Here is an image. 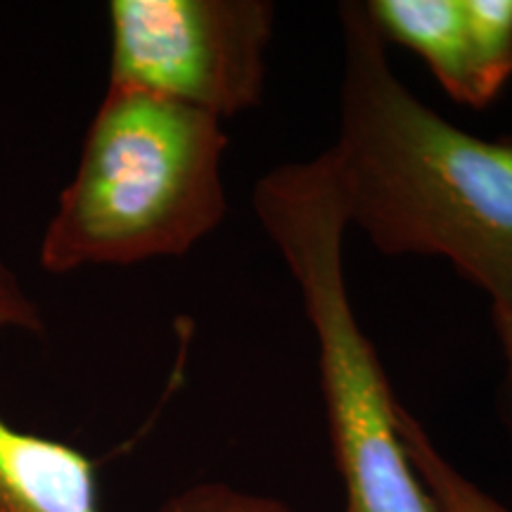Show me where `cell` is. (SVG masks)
Instances as JSON below:
<instances>
[{
    "label": "cell",
    "instance_id": "6da1fadb",
    "mask_svg": "<svg viewBox=\"0 0 512 512\" xmlns=\"http://www.w3.org/2000/svg\"><path fill=\"white\" fill-rule=\"evenodd\" d=\"M339 128L328 155L344 216L384 256L446 259L512 306V136L477 138L415 98L366 3L339 5Z\"/></svg>",
    "mask_w": 512,
    "mask_h": 512
},
{
    "label": "cell",
    "instance_id": "8992f818",
    "mask_svg": "<svg viewBox=\"0 0 512 512\" xmlns=\"http://www.w3.org/2000/svg\"><path fill=\"white\" fill-rule=\"evenodd\" d=\"M366 10L384 41L418 55L448 98L479 110L463 0H368Z\"/></svg>",
    "mask_w": 512,
    "mask_h": 512
},
{
    "label": "cell",
    "instance_id": "9c48e42d",
    "mask_svg": "<svg viewBox=\"0 0 512 512\" xmlns=\"http://www.w3.org/2000/svg\"><path fill=\"white\" fill-rule=\"evenodd\" d=\"M159 512H294L278 498L252 494L223 482L192 484L166 501Z\"/></svg>",
    "mask_w": 512,
    "mask_h": 512
},
{
    "label": "cell",
    "instance_id": "5b68a950",
    "mask_svg": "<svg viewBox=\"0 0 512 512\" xmlns=\"http://www.w3.org/2000/svg\"><path fill=\"white\" fill-rule=\"evenodd\" d=\"M0 328L43 330L36 306L3 261ZM0 512H102L95 463L79 448L17 430L0 415Z\"/></svg>",
    "mask_w": 512,
    "mask_h": 512
},
{
    "label": "cell",
    "instance_id": "3957f363",
    "mask_svg": "<svg viewBox=\"0 0 512 512\" xmlns=\"http://www.w3.org/2000/svg\"><path fill=\"white\" fill-rule=\"evenodd\" d=\"M252 207L316 335L342 512H439L401 439L399 399L351 306L344 273L349 223L328 155L275 166L256 181Z\"/></svg>",
    "mask_w": 512,
    "mask_h": 512
},
{
    "label": "cell",
    "instance_id": "7a4b0ae2",
    "mask_svg": "<svg viewBox=\"0 0 512 512\" xmlns=\"http://www.w3.org/2000/svg\"><path fill=\"white\" fill-rule=\"evenodd\" d=\"M223 121L162 95L110 86L50 216L38 264L88 266L176 259L226 219Z\"/></svg>",
    "mask_w": 512,
    "mask_h": 512
},
{
    "label": "cell",
    "instance_id": "ba28073f",
    "mask_svg": "<svg viewBox=\"0 0 512 512\" xmlns=\"http://www.w3.org/2000/svg\"><path fill=\"white\" fill-rule=\"evenodd\" d=\"M477 107L486 110L512 79V0H463Z\"/></svg>",
    "mask_w": 512,
    "mask_h": 512
},
{
    "label": "cell",
    "instance_id": "277c9868",
    "mask_svg": "<svg viewBox=\"0 0 512 512\" xmlns=\"http://www.w3.org/2000/svg\"><path fill=\"white\" fill-rule=\"evenodd\" d=\"M110 86L162 95L219 121L261 105L271 0H112Z\"/></svg>",
    "mask_w": 512,
    "mask_h": 512
},
{
    "label": "cell",
    "instance_id": "30bf717a",
    "mask_svg": "<svg viewBox=\"0 0 512 512\" xmlns=\"http://www.w3.org/2000/svg\"><path fill=\"white\" fill-rule=\"evenodd\" d=\"M494 316V330L501 344L503 354V382H501V394H498V403H501V418L505 422V430H508L510 444H512V306L505 309H491Z\"/></svg>",
    "mask_w": 512,
    "mask_h": 512
},
{
    "label": "cell",
    "instance_id": "52a82bcc",
    "mask_svg": "<svg viewBox=\"0 0 512 512\" xmlns=\"http://www.w3.org/2000/svg\"><path fill=\"white\" fill-rule=\"evenodd\" d=\"M396 420H399L408 456L439 512H512L508 505H503L477 482H472L465 472H460L439 451L420 418H415L401 401L396 406Z\"/></svg>",
    "mask_w": 512,
    "mask_h": 512
}]
</instances>
